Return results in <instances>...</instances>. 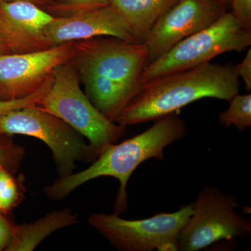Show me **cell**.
Here are the masks:
<instances>
[{"mask_svg": "<svg viewBox=\"0 0 251 251\" xmlns=\"http://www.w3.org/2000/svg\"><path fill=\"white\" fill-rule=\"evenodd\" d=\"M147 59L145 43L98 36L74 42L71 60L90 101L115 122L139 90Z\"/></svg>", "mask_w": 251, "mask_h": 251, "instance_id": "1", "label": "cell"}, {"mask_svg": "<svg viewBox=\"0 0 251 251\" xmlns=\"http://www.w3.org/2000/svg\"><path fill=\"white\" fill-rule=\"evenodd\" d=\"M239 87L232 63H204L142 84L115 123L126 127L155 121L202 99L229 101L239 93Z\"/></svg>", "mask_w": 251, "mask_h": 251, "instance_id": "2", "label": "cell"}, {"mask_svg": "<svg viewBox=\"0 0 251 251\" xmlns=\"http://www.w3.org/2000/svg\"><path fill=\"white\" fill-rule=\"evenodd\" d=\"M186 134V122L176 113L157 119L143 133L110 145L83 171L60 176L53 184L45 188L46 196L50 199L58 201L91 180L111 176L120 183L115 214L120 215L128 207L126 187L133 172L151 158L163 160L165 149L185 138Z\"/></svg>", "mask_w": 251, "mask_h": 251, "instance_id": "3", "label": "cell"}, {"mask_svg": "<svg viewBox=\"0 0 251 251\" xmlns=\"http://www.w3.org/2000/svg\"><path fill=\"white\" fill-rule=\"evenodd\" d=\"M50 87L37 106L65 122L88 140L94 158L117 143L124 126L107 118L81 90L80 77L72 60L56 67Z\"/></svg>", "mask_w": 251, "mask_h": 251, "instance_id": "4", "label": "cell"}, {"mask_svg": "<svg viewBox=\"0 0 251 251\" xmlns=\"http://www.w3.org/2000/svg\"><path fill=\"white\" fill-rule=\"evenodd\" d=\"M251 46V29L231 11L214 24L188 36L144 68L140 85L167 74L209 62L225 52H242Z\"/></svg>", "mask_w": 251, "mask_h": 251, "instance_id": "5", "label": "cell"}, {"mask_svg": "<svg viewBox=\"0 0 251 251\" xmlns=\"http://www.w3.org/2000/svg\"><path fill=\"white\" fill-rule=\"evenodd\" d=\"M193 213V203L173 213L128 220L115 214L90 215L91 226L121 251H177L180 231Z\"/></svg>", "mask_w": 251, "mask_h": 251, "instance_id": "6", "label": "cell"}, {"mask_svg": "<svg viewBox=\"0 0 251 251\" xmlns=\"http://www.w3.org/2000/svg\"><path fill=\"white\" fill-rule=\"evenodd\" d=\"M237 198L216 186L200 191L193 213L180 231L178 251H199L221 240L249 237L251 221L236 212Z\"/></svg>", "mask_w": 251, "mask_h": 251, "instance_id": "7", "label": "cell"}, {"mask_svg": "<svg viewBox=\"0 0 251 251\" xmlns=\"http://www.w3.org/2000/svg\"><path fill=\"white\" fill-rule=\"evenodd\" d=\"M0 134L27 135L44 142L52 151L60 176L72 174L77 161L95 160L78 132L37 105L0 116Z\"/></svg>", "mask_w": 251, "mask_h": 251, "instance_id": "8", "label": "cell"}, {"mask_svg": "<svg viewBox=\"0 0 251 251\" xmlns=\"http://www.w3.org/2000/svg\"><path fill=\"white\" fill-rule=\"evenodd\" d=\"M74 43L37 52L0 54V100L25 98L39 90L56 67L72 59Z\"/></svg>", "mask_w": 251, "mask_h": 251, "instance_id": "9", "label": "cell"}, {"mask_svg": "<svg viewBox=\"0 0 251 251\" xmlns=\"http://www.w3.org/2000/svg\"><path fill=\"white\" fill-rule=\"evenodd\" d=\"M226 12L215 0H177L144 41L148 49L146 66L180 41L214 24Z\"/></svg>", "mask_w": 251, "mask_h": 251, "instance_id": "10", "label": "cell"}, {"mask_svg": "<svg viewBox=\"0 0 251 251\" xmlns=\"http://www.w3.org/2000/svg\"><path fill=\"white\" fill-rule=\"evenodd\" d=\"M54 18L29 1H1L0 36L9 53H27L51 48L46 39L45 29Z\"/></svg>", "mask_w": 251, "mask_h": 251, "instance_id": "11", "label": "cell"}, {"mask_svg": "<svg viewBox=\"0 0 251 251\" xmlns=\"http://www.w3.org/2000/svg\"><path fill=\"white\" fill-rule=\"evenodd\" d=\"M45 36L50 47L98 36L138 42L123 18L110 5L54 17L46 27Z\"/></svg>", "mask_w": 251, "mask_h": 251, "instance_id": "12", "label": "cell"}, {"mask_svg": "<svg viewBox=\"0 0 251 251\" xmlns=\"http://www.w3.org/2000/svg\"><path fill=\"white\" fill-rule=\"evenodd\" d=\"M78 222V216L70 209H65L52 211L30 224L12 226L11 241L6 251L34 250L55 231L74 226Z\"/></svg>", "mask_w": 251, "mask_h": 251, "instance_id": "13", "label": "cell"}, {"mask_svg": "<svg viewBox=\"0 0 251 251\" xmlns=\"http://www.w3.org/2000/svg\"><path fill=\"white\" fill-rule=\"evenodd\" d=\"M177 0H109L138 42L144 43L155 23Z\"/></svg>", "mask_w": 251, "mask_h": 251, "instance_id": "14", "label": "cell"}, {"mask_svg": "<svg viewBox=\"0 0 251 251\" xmlns=\"http://www.w3.org/2000/svg\"><path fill=\"white\" fill-rule=\"evenodd\" d=\"M229 108L219 116L225 128L234 126L239 132L251 127V94H236L229 100Z\"/></svg>", "mask_w": 251, "mask_h": 251, "instance_id": "15", "label": "cell"}, {"mask_svg": "<svg viewBox=\"0 0 251 251\" xmlns=\"http://www.w3.org/2000/svg\"><path fill=\"white\" fill-rule=\"evenodd\" d=\"M109 5V0H61L48 6L54 17H64Z\"/></svg>", "mask_w": 251, "mask_h": 251, "instance_id": "16", "label": "cell"}, {"mask_svg": "<svg viewBox=\"0 0 251 251\" xmlns=\"http://www.w3.org/2000/svg\"><path fill=\"white\" fill-rule=\"evenodd\" d=\"M19 199L16 180L5 167L0 166V211L12 209Z\"/></svg>", "mask_w": 251, "mask_h": 251, "instance_id": "17", "label": "cell"}, {"mask_svg": "<svg viewBox=\"0 0 251 251\" xmlns=\"http://www.w3.org/2000/svg\"><path fill=\"white\" fill-rule=\"evenodd\" d=\"M52 80V77L51 75L39 90L25 98L15 99V100H0V116L15 110L38 105L50 87Z\"/></svg>", "mask_w": 251, "mask_h": 251, "instance_id": "18", "label": "cell"}, {"mask_svg": "<svg viewBox=\"0 0 251 251\" xmlns=\"http://www.w3.org/2000/svg\"><path fill=\"white\" fill-rule=\"evenodd\" d=\"M22 155V149L14 146L7 140L0 142V166L5 167L8 171L9 166L18 164Z\"/></svg>", "mask_w": 251, "mask_h": 251, "instance_id": "19", "label": "cell"}, {"mask_svg": "<svg viewBox=\"0 0 251 251\" xmlns=\"http://www.w3.org/2000/svg\"><path fill=\"white\" fill-rule=\"evenodd\" d=\"M230 10L246 27L251 29V0H232Z\"/></svg>", "mask_w": 251, "mask_h": 251, "instance_id": "20", "label": "cell"}, {"mask_svg": "<svg viewBox=\"0 0 251 251\" xmlns=\"http://www.w3.org/2000/svg\"><path fill=\"white\" fill-rule=\"evenodd\" d=\"M236 72L239 78H242L247 91L251 90V49H249L244 59L234 65Z\"/></svg>", "mask_w": 251, "mask_h": 251, "instance_id": "21", "label": "cell"}, {"mask_svg": "<svg viewBox=\"0 0 251 251\" xmlns=\"http://www.w3.org/2000/svg\"><path fill=\"white\" fill-rule=\"evenodd\" d=\"M12 226L0 214V251L6 250L11 241Z\"/></svg>", "mask_w": 251, "mask_h": 251, "instance_id": "22", "label": "cell"}, {"mask_svg": "<svg viewBox=\"0 0 251 251\" xmlns=\"http://www.w3.org/2000/svg\"><path fill=\"white\" fill-rule=\"evenodd\" d=\"M11 1H13V0H11ZM23 1H29V2L34 3V4L40 6V7H43V6L48 7L50 5L53 3L52 0H23Z\"/></svg>", "mask_w": 251, "mask_h": 251, "instance_id": "23", "label": "cell"}, {"mask_svg": "<svg viewBox=\"0 0 251 251\" xmlns=\"http://www.w3.org/2000/svg\"><path fill=\"white\" fill-rule=\"evenodd\" d=\"M215 1L224 8L225 11H229V10L231 9L232 0H215Z\"/></svg>", "mask_w": 251, "mask_h": 251, "instance_id": "24", "label": "cell"}, {"mask_svg": "<svg viewBox=\"0 0 251 251\" xmlns=\"http://www.w3.org/2000/svg\"><path fill=\"white\" fill-rule=\"evenodd\" d=\"M9 53L6 44H4V41L0 36V54Z\"/></svg>", "mask_w": 251, "mask_h": 251, "instance_id": "25", "label": "cell"}, {"mask_svg": "<svg viewBox=\"0 0 251 251\" xmlns=\"http://www.w3.org/2000/svg\"><path fill=\"white\" fill-rule=\"evenodd\" d=\"M4 136H7V135H4L0 134V142L4 141V140H5L4 139V138H3V137H4Z\"/></svg>", "mask_w": 251, "mask_h": 251, "instance_id": "26", "label": "cell"}, {"mask_svg": "<svg viewBox=\"0 0 251 251\" xmlns=\"http://www.w3.org/2000/svg\"><path fill=\"white\" fill-rule=\"evenodd\" d=\"M7 1V0H0V2H1V1Z\"/></svg>", "mask_w": 251, "mask_h": 251, "instance_id": "27", "label": "cell"}]
</instances>
